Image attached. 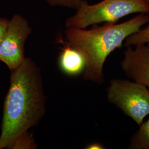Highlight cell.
I'll list each match as a JSON object with an SVG mask.
<instances>
[{
  "mask_svg": "<svg viewBox=\"0 0 149 149\" xmlns=\"http://www.w3.org/2000/svg\"><path fill=\"white\" fill-rule=\"evenodd\" d=\"M0 135V149H12L17 140L37 125L46 112L41 71L31 58L11 71Z\"/></svg>",
  "mask_w": 149,
  "mask_h": 149,
  "instance_id": "1",
  "label": "cell"
},
{
  "mask_svg": "<svg viewBox=\"0 0 149 149\" xmlns=\"http://www.w3.org/2000/svg\"><path fill=\"white\" fill-rule=\"evenodd\" d=\"M149 23V15L139 14L121 23H105L91 29L66 28L65 34L68 42L85 60L84 79L103 84V66L107 57L122 47L127 38Z\"/></svg>",
  "mask_w": 149,
  "mask_h": 149,
  "instance_id": "2",
  "label": "cell"
},
{
  "mask_svg": "<svg viewBox=\"0 0 149 149\" xmlns=\"http://www.w3.org/2000/svg\"><path fill=\"white\" fill-rule=\"evenodd\" d=\"M73 16L65 21L66 28L85 29L100 23H116L125 16L134 13L149 15L146 0H102L90 5L83 0Z\"/></svg>",
  "mask_w": 149,
  "mask_h": 149,
  "instance_id": "3",
  "label": "cell"
},
{
  "mask_svg": "<svg viewBox=\"0 0 149 149\" xmlns=\"http://www.w3.org/2000/svg\"><path fill=\"white\" fill-rule=\"evenodd\" d=\"M108 101L139 125L149 115V91L142 84L123 79L111 80L107 88Z\"/></svg>",
  "mask_w": 149,
  "mask_h": 149,
  "instance_id": "4",
  "label": "cell"
},
{
  "mask_svg": "<svg viewBox=\"0 0 149 149\" xmlns=\"http://www.w3.org/2000/svg\"><path fill=\"white\" fill-rule=\"evenodd\" d=\"M32 28L29 22L19 14L9 20L5 37L0 44V61L10 71L16 69L24 61L25 45Z\"/></svg>",
  "mask_w": 149,
  "mask_h": 149,
  "instance_id": "5",
  "label": "cell"
},
{
  "mask_svg": "<svg viewBox=\"0 0 149 149\" xmlns=\"http://www.w3.org/2000/svg\"><path fill=\"white\" fill-rule=\"evenodd\" d=\"M127 47L120 66L130 79L145 86L149 91V43Z\"/></svg>",
  "mask_w": 149,
  "mask_h": 149,
  "instance_id": "6",
  "label": "cell"
},
{
  "mask_svg": "<svg viewBox=\"0 0 149 149\" xmlns=\"http://www.w3.org/2000/svg\"><path fill=\"white\" fill-rule=\"evenodd\" d=\"M64 44L59 55L60 69L64 74L74 76L84 72L85 64L82 55L69 44Z\"/></svg>",
  "mask_w": 149,
  "mask_h": 149,
  "instance_id": "7",
  "label": "cell"
},
{
  "mask_svg": "<svg viewBox=\"0 0 149 149\" xmlns=\"http://www.w3.org/2000/svg\"><path fill=\"white\" fill-rule=\"evenodd\" d=\"M131 138L129 149H149V118Z\"/></svg>",
  "mask_w": 149,
  "mask_h": 149,
  "instance_id": "8",
  "label": "cell"
},
{
  "mask_svg": "<svg viewBox=\"0 0 149 149\" xmlns=\"http://www.w3.org/2000/svg\"><path fill=\"white\" fill-rule=\"evenodd\" d=\"M146 43H149V24L127 38L124 41V45L126 47H135Z\"/></svg>",
  "mask_w": 149,
  "mask_h": 149,
  "instance_id": "9",
  "label": "cell"
},
{
  "mask_svg": "<svg viewBox=\"0 0 149 149\" xmlns=\"http://www.w3.org/2000/svg\"><path fill=\"white\" fill-rule=\"evenodd\" d=\"M28 132L22 135L17 140L14 144L12 149H33L34 148V140Z\"/></svg>",
  "mask_w": 149,
  "mask_h": 149,
  "instance_id": "10",
  "label": "cell"
},
{
  "mask_svg": "<svg viewBox=\"0 0 149 149\" xmlns=\"http://www.w3.org/2000/svg\"><path fill=\"white\" fill-rule=\"evenodd\" d=\"M45 1L52 7H63L77 10L83 0H45Z\"/></svg>",
  "mask_w": 149,
  "mask_h": 149,
  "instance_id": "11",
  "label": "cell"
},
{
  "mask_svg": "<svg viewBox=\"0 0 149 149\" xmlns=\"http://www.w3.org/2000/svg\"><path fill=\"white\" fill-rule=\"evenodd\" d=\"M8 23L9 19L3 17H0V44L5 37Z\"/></svg>",
  "mask_w": 149,
  "mask_h": 149,
  "instance_id": "12",
  "label": "cell"
},
{
  "mask_svg": "<svg viewBox=\"0 0 149 149\" xmlns=\"http://www.w3.org/2000/svg\"><path fill=\"white\" fill-rule=\"evenodd\" d=\"M87 149H104L103 146L101 145V144L98 143H93V144H91L89 146H87Z\"/></svg>",
  "mask_w": 149,
  "mask_h": 149,
  "instance_id": "13",
  "label": "cell"
},
{
  "mask_svg": "<svg viewBox=\"0 0 149 149\" xmlns=\"http://www.w3.org/2000/svg\"><path fill=\"white\" fill-rule=\"evenodd\" d=\"M146 1H148V2H149V0H146Z\"/></svg>",
  "mask_w": 149,
  "mask_h": 149,
  "instance_id": "14",
  "label": "cell"
}]
</instances>
